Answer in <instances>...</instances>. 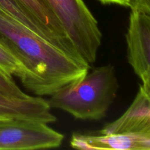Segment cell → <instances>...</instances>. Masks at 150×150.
Wrapping results in <instances>:
<instances>
[{
	"label": "cell",
	"instance_id": "13",
	"mask_svg": "<svg viewBox=\"0 0 150 150\" xmlns=\"http://www.w3.org/2000/svg\"><path fill=\"white\" fill-rule=\"evenodd\" d=\"M129 8L150 15V0H130Z\"/></svg>",
	"mask_w": 150,
	"mask_h": 150
},
{
	"label": "cell",
	"instance_id": "15",
	"mask_svg": "<svg viewBox=\"0 0 150 150\" xmlns=\"http://www.w3.org/2000/svg\"><path fill=\"white\" fill-rule=\"evenodd\" d=\"M139 150H150V137L139 136Z\"/></svg>",
	"mask_w": 150,
	"mask_h": 150
},
{
	"label": "cell",
	"instance_id": "12",
	"mask_svg": "<svg viewBox=\"0 0 150 150\" xmlns=\"http://www.w3.org/2000/svg\"><path fill=\"white\" fill-rule=\"evenodd\" d=\"M0 95L11 98H26L29 95L23 92L12 76L0 71Z\"/></svg>",
	"mask_w": 150,
	"mask_h": 150
},
{
	"label": "cell",
	"instance_id": "1",
	"mask_svg": "<svg viewBox=\"0 0 150 150\" xmlns=\"http://www.w3.org/2000/svg\"><path fill=\"white\" fill-rule=\"evenodd\" d=\"M0 42L24 66L26 75L21 83L37 96H50L77 81L91 67L67 55L1 10Z\"/></svg>",
	"mask_w": 150,
	"mask_h": 150
},
{
	"label": "cell",
	"instance_id": "3",
	"mask_svg": "<svg viewBox=\"0 0 150 150\" xmlns=\"http://www.w3.org/2000/svg\"><path fill=\"white\" fill-rule=\"evenodd\" d=\"M64 27L82 59L92 65L102 42L97 19L83 0H43Z\"/></svg>",
	"mask_w": 150,
	"mask_h": 150
},
{
	"label": "cell",
	"instance_id": "7",
	"mask_svg": "<svg viewBox=\"0 0 150 150\" xmlns=\"http://www.w3.org/2000/svg\"><path fill=\"white\" fill-rule=\"evenodd\" d=\"M30 15L48 34L51 42L65 54L77 59H82L64 27L43 0H15ZM85 62V61H84Z\"/></svg>",
	"mask_w": 150,
	"mask_h": 150
},
{
	"label": "cell",
	"instance_id": "10",
	"mask_svg": "<svg viewBox=\"0 0 150 150\" xmlns=\"http://www.w3.org/2000/svg\"><path fill=\"white\" fill-rule=\"evenodd\" d=\"M0 10L11 16L16 21H19L29 28L34 32L42 37L44 39L51 42L50 37L46 31L30 15L25 12L15 0H0Z\"/></svg>",
	"mask_w": 150,
	"mask_h": 150
},
{
	"label": "cell",
	"instance_id": "16",
	"mask_svg": "<svg viewBox=\"0 0 150 150\" xmlns=\"http://www.w3.org/2000/svg\"><path fill=\"white\" fill-rule=\"evenodd\" d=\"M140 87L142 88V90L145 92V94L150 98V83H146V84L144 85L141 84Z\"/></svg>",
	"mask_w": 150,
	"mask_h": 150
},
{
	"label": "cell",
	"instance_id": "9",
	"mask_svg": "<svg viewBox=\"0 0 150 150\" xmlns=\"http://www.w3.org/2000/svg\"><path fill=\"white\" fill-rule=\"evenodd\" d=\"M70 146L79 149L138 150V136L133 134H101L98 136L73 133Z\"/></svg>",
	"mask_w": 150,
	"mask_h": 150
},
{
	"label": "cell",
	"instance_id": "8",
	"mask_svg": "<svg viewBox=\"0 0 150 150\" xmlns=\"http://www.w3.org/2000/svg\"><path fill=\"white\" fill-rule=\"evenodd\" d=\"M0 117L36 120L51 124L57 121L48 100L29 95L26 98H11L0 95Z\"/></svg>",
	"mask_w": 150,
	"mask_h": 150
},
{
	"label": "cell",
	"instance_id": "4",
	"mask_svg": "<svg viewBox=\"0 0 150 150\" xmlns=\"http://www.w3.org/2000/svg\"><path fill=\"white\" fill-rule=\"evenodd\" d=\"M62 133L36 120L0 117V150H33L59 147Z\"/></svg>",
	"mask_w": 150,
	"mask_h": 150
},
{
	"label": "cell",
	"instance_id": "2",
	"mask_svg": "<svg viewBox=\"0 0 150 150\" xmlns=\"http://www.w3.org/2000/svg\"><path fill=\"white\" fill-rule=\"evenodd\" d=\"M119 86L115 68L108 64L59 89L50 95L48 103L51 108L65 111L76 119L100 120L115 100Z\"/></svg>",
	"mask_w": 150,
	"mask_h": 150
},
{
	"label": "cell",
	"instance_id": "14",
	"mask_svg": "<svg viewBox=\"0 0 150 150\" xmlns=\"http://www.w3.org/2000/svg\"><path fill=\"white\" fill-rule=\"evenodd\" d=\"M103 4H115L125 7H130V0H98Z\"/></svg>",
	"mask_w": 150,
	"mask_h": 150
},
{
	"label": "cell",
	"instance_id": "11",
	"mask_svg": "<svg viewBox=\"0 0 150 150\" xmlns=\"http://www.w3.org/2000/svg\"><path fill=\"white\" fill-rule=\"evenodd\" d=\"M0 71L10 76H16L20 81L24 79L26 70L21 62L0 42Z\"/></svg>",
	"mask_w": 150,
	"mask_h": 150
},
{
	"label": "cell",
	"instance_id": "6",
	"mask_svg": "<svg viewBox=\"0 0 150 150\" xmlns=\"http://www.w3.org/2000/svg\"><path fill=\"white\" fill-rule=\"evenodd\" d=\"M100 133L150 137V98L140 86L128 108L118 119L105 125Z\"/></svg>",
	"mask_w": 150,
	"mask_h": 150
},
{
	"label": "cell",
	"instance_id": "5",
	"mask_svg": "<svg viewBox=\"0 0 150 150\" xmlns=\"http://www.w3.org/2000/svg\"><path fill=\"white\" fill-rule=\"evenodd\" d=\"M125 41L128 63L142 85L150 83V15L130 10Z\"/></svg>",
	"mask_w": 150,
	"mask_h": 150
}]
</instances>
